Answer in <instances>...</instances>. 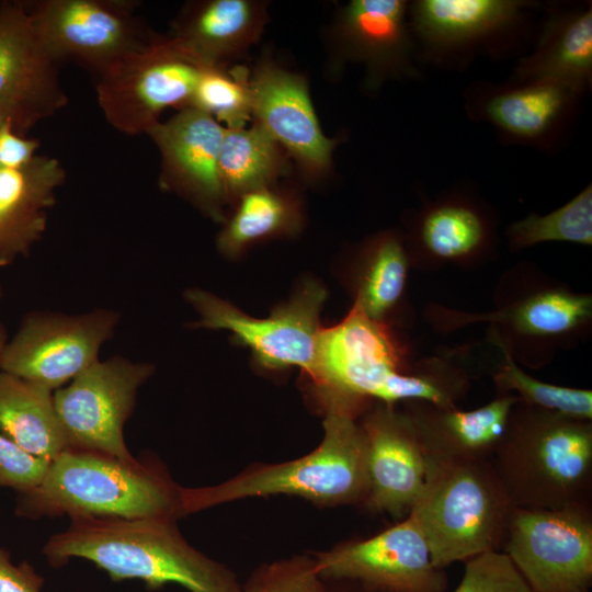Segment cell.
I'll use <instances>...</instances> for the list:
<instances>
[{
    "instance_id": "cell-1",
    "label": "cell",
    "mask_w": 592,
    "mask_h": 592,
    "mask_svg": "<svg viewBox=\"0 0 592 592\" xmlns=\"http://www.w3.org/2000/svg\"><path fill=\"white\" fill-rule=\"evenodd\" d=\"M173 517L77 516L43 547L59 568L71 558L94 563L111 580H140L150 590L178 583L190 592H242L235 574L193 548Z\"/></svg>"
},
{
    "instance_id": "cell-2",
    "label": "cell",
    "mask_w": 592,
    "mask_h": 592,
    "mask_svg": "<svg viewBox=\"0 0 592 592\" xmlns=\"http://www.w3.org/2000/svg\"><path fill=\"white\" fill-rule=\"evenodd\" d=\"M490 460L513 508L590 504L591 420L519 399Z\"/></svg>"
},
{
    "instance_id": "cell-3",
    "label": "cell",
    "mask_w": 592,
    "mask_h": 592,
    "mask_svg": "<svg viewBox=\"0 0 592 592\" xmlns=\"http://www.w3.org/2000/svg\"><path fill=\"white\" fill-rule=\"evenodd\" d=\"M15 514L32 520L175 519L181 516L180 488L153 463L67 448L49 463L36 487L18 493Z\"/></svg>"
},
{
    "instance_id": "cell-4",
    "label": "cell",
    "mask_w": 592,
    "mask_h": 592,
    "mask_svg": "<svg viewBox=\"0 0 592 592\" xmlns=\"http://www.w3.org/2000/svg\"><path fill=\"white\" fill-rule=\"evenodd\" d=\"M325 436L311 453L283 464L246 471L220 485L180 488V514L257 496L296 494L322 504L364 501L366 446L356 422L360 403L325 395Z\"/></svg>"
},
{
    "instance_id": "cell-5",
    "label": "cell",
    "mask_w": 592,
    "mask_h": 592,
    "mask_svg": "<svg viewBox=\"0 0 592 592\" xmlns=\"http://www.w3.org/2000/svg\"><path fill=\"white\" fill-rule=\"evenodd\" d=\"M512 505L491 460L432 464L421 497L410 511L433 565L444 569L499 550Z\"/></svg>"
},
{
    "instance_id": "cell-6",
    "label": "cell",
    "mask_w": 592,
    "mask_h": 592,
    "mask_svg": "<svg viewBox=\"0 0 592 592\" xmlns=\"http://www.w3.org/2000/svg\"><path fill=\"white\" fill-rule=\"evenodd\" d=\"M407 355L388 323L353 306L342 321L320 329L310 377L325 395L395 406L422 395V379L408 366Z\"/></svg>"
},
{
    "instance_id": "cell-7",
    "label": "cell",
    "mask_w": 592,
    "mask_h": 592,
    "mask_svg": "<svg viewBox=\"0 0 592 592\" xmlns=\"http://www.w3.org/2000/svg\"><path fill=\"white\" fill-rule=\"evenodd\" d=\"M206 66L172 36L151 35L140 48L98 73L96 98L118 132L147 134L168 107H190Z\"/></svg>"
},
{
    "instance_id": "cell-8",
    "label": "cell",
    "mask_w": 592,
    "mask_h": 592,
    "mask_svg": "<svg viewBox=\"0 0 592 592\" xmlns=\"http://www.w3.org/2000/svg\"><path fill=\"white\" fill-rule=\"evenodd\" d=\"M502 547L533 592H589L591 505L512 508Z\"/></svg>"
},
{
    "instance_id": "cell-9",
    "label": "cell",
    "mask_w": 592,
    "mask_h": 592,
    "mask_svg": "<svg viewBox=\"0 0 592 592\" xmlns=\"http://www.w3.org/2000/svg\"><path fill=\"white\" fill-rule=\"evenodd\" d=\"M153 366L123 356L98 361L68 385L54 391L55 409L67 448L98 452L135 462L123 429L132 414L138 388Z\"/></svg>"
},
{
    "instance_id": "cell-10",
    "label": "cell",
    "mask_w": 592,
    "mask_h": 592,
    "mask_svg": "<svg viewBox=\"0 0 592 592\" xmlns=\"http://www.w3.org/2000/svg\"><path fill=\"white\" fill-rule=\"evenodd\" d=\"M185 297L201 317L196 327L230 331L262 367L278 371L297 366L311 374L321 329L319 315L327 298L318 282H304L287 304L261 319L203 289H189Z\"/></svg>"
},
{
    "instance_id": "cell-11",
    "label": "cell",
    "mask_w": 592,
    "mask_h": 592,
    "mask_svg": "<svg viewBox=\"0 0 592 592\" xmlns=\"http://www.w3.org/2000/svg\"><path fill=\"white\" fill-rule=\"evenodd\" d=\"M117 323L118 314L109 309L72 316L29 314L8 339L0 371L55 391L99 361Z\"/></svg>"
},
{
    "instance_id": "cell-12",
    "label": "cell",
    "mask_w": 592,
    "mask_h": 592,
    "mask_svg": "<svg viewBox=\"0 0 592 592\" xmlns=\"http://www.w3.org/2000/svg\"><path fill=\"white\" fill-rule=\"evenodd\" d=\"M26 7L42 45L56 62L72 60L96 75L152 35L135 16V2L41 0Z\"/></svg>"
},
{
    "instance_id": "cell-13",
    "label": "cell",
    "mask_w": 592,
    "mask_h": 592,
    "mask_svg": "<svg viewBox=\"0 0 592 592\" xmlns=\"http://www.w3.org/2000/svg\"><path fill=\"white\" fill-rule=\"evenodd\" d=\"M534 7L523 0H417L409 2L408 20L422 54L439 64L506 49Z\"/></svg>"
},
{
    "instance_id": "cell-14",
    "label": "cell",
    "mask_w": 592,
    "mask_h": 592,
    "mask_svg": "<svg viewBox=\"0 0 592 592\" xmlns=\"http://www.w3.org/2000/svg\"><path fill=\"white\" fill-rule=\"evenodd\" d=\"M475 121L491 124L508 140L540 150L561 145L582 93L549 81L475 82L465 93Z\"/></svg>"
},
{
    "instance_id": "cell-15",
    "label": "cell",
    "mask_w": 592,
    "mask_h": 592,
    "mask_svg": "<svg viewBox=\"0 0 592 592\" xmlns=\"http://www.w3.org/2000/svg\"><path fill=\"white\" fill-rule=\"evenodd\" d=\"M320 578L358 580L388 592H444L446 577L431 559L414 520L376 536L319 554L314 560Z\"/></svg>"
},
{
    "instance_id": "cell-16",
    "label": "cell",
    "mask_w": 592,
    "mask_h": 592,
    "mask_svg": "<svg viewBox=\"0 0 592 592\" xmlns=\"http://www.w3.org/2000/svg\"><path fill=\"white\" fill-rule=\"evenodd\" d=\"M251 116L309 178L328 173L339 144L319 124L305 78L272 61L249 72Z\"/></svg>"
},
{
    "instance_id": "cell-17",
    "label": "cell",
    "mask_w": 592,
    "mask_h": 592,
    "mask_svg": "<svg viewBox=\"0 0 592 592\" xmlns=\"http://www.w3.org/2000/svg\"><path fill=\"white\" fill-rule=\"evenodd\" d=\"M408 9L405 0H352L335 15L331 44L337 60L363 64L368 89L420 75L413 62L415 42Z\"/></svg>"
},
{
    "instance_id": "cell-18",
    "label": "cell",
    "mask_w": 592,
    "mask_h": 592,
    "mask_svg": "<svg viewBox=\"0 0 592 592\" xmlns=\"http://www.w3.org/2000/svg\"><path fill=\"white\" fill-rule=\"evenodd\" d=\"M366 446L367 508L407 517L432 466L409 415L383 403L361 423Z\"/></svg>"
},
{
    "instance_id": "cell-19",
    "label": "cell",
    "mask_w": 592,
    "mask_h": 592,
    "mask_svg": "<svg viewBox=\"0 0 592 592\" xmlns=\"http://www.w3.org/2000/svg\"><path fill=\"white\" fill-rule=\"evenodd\" d=\"M225 130L213 116L190 106L147 132L161 157V185L216 218L226 201L218 173Z\"/></svg>"
},
{
    "instance_id": "cell-20",
    "label": "cell",
    "mask_w": 592,
    "mask_h": 592,
    "mask_svg": "<svg viewBox=\"0 0 592 592\" xmlns=\"http://www.w3.org/2000/svg\"><path fill=\"white\" fill-rule=\"evenodd\" d=\"M411 264H473L494 248L496 225L476 198L449 192L414 212L405 237Z\"/></svg>"
},
{
    "instance_id": "cell-21",
    "label": "cell",
    "mask_w": 592,
    "mask_h": 592,
    "mask_svg": "<svg viewBox=\"0 0 592 592\" xmlns=\"http://www.w3.org/2000/svg\"><path fill=\"white\" fill-rule=\"evenodd\" d=\"M517 401L515 395H499L478 409L464 411L414 400L406 401L405 412L413 422L431 464L488 460Z\"/></svg>"
},
{
    "instance_id": "cell-22",
    "label": "cell",
    "mask_w": 592,
    "mask_h": 592,
    "mask_svg": "<svg viewBox=\"0 0 592 592\" xmlns=\"http://www.w3.org/2000/svg\"><path fill=\"white\" fill-rule=\"evenodd\" d=\"M426 314L429 320L446 331L490 322L508 329L509 337L553 341L571 339L588 327L592 318V297L551 286L534 291L494 311L471 314L431 306Z\"/></svg>"
},
{
    "instance_id": "cell-23",
    "label": "cell",
    "mask_w": 592,
    "mask_h": 592,
    "mask_svg": "<svg viewBox=\"0 0 592 592\" xmlns=\"http://www.w3.org/2000/svg\"><path fill=\"white\" fill-rule=\"evenodd\" d=\"M65 179L61 163L48 156L19 169L0 166V266L27 254L41 239Z\"/></svg>"
},
{
    "instance_id": "cell-24",
    "label": "cell",
    "mask_w": 592,
    "mask_h": 592,
    "mask_svg": "<svg viewBox=\"0 0 592 592\" xmlns=\"http://www.w3.org/2000/svg\"><path fill=\"white\" fill-rule=\"evenodd\" d=\"M266 3L205 0L187 3L173 22L172 36L206 66H225L255 44L267 21Z\"/></svg>"
},
{
    "instance_id": "cell-25",
    "label": "cell",
    "mask_w": 592,
    "mask_h": 592,
    "mask_svg": "<svg viewBox=\"0 0 592 592\" xmlns=\"http://www.w3.org/2000/svg\"><path fill=\"white\" fill-rule=\"evenodd\" d=\"M41 106L52 114L68 99L60 87L57 62L47 54L26 4H0V98Z\"/></svg>"
},
{
    "instance_id": "cell-26",
    "label": "cell",
    "mask_w": 592,
    "mask_h": 592,
    "mask_svg": "<svg viewBox=\"0 0 592 592\" xmlns=\"http://www.w3.org/2000/svg\"><path fill=\"white\" fill-rule=\"evenodd\" d=\"M512 80L549 81L587 92L592 82L591 3L551 11L534 49L517 61Z\"/></svg>"
},
{
    "instance_id": "cell-27",
    "label": "cell",
    "mask_w": 592,
    "mask_h": 592,
    "mask_svg": "<svg viewBox=\"0 0 592 592\" xmlns=\"http://www.w3.org/2000/svg\"><path fill=\"white\" fill-rule=\"evenodd\" d=\"M0 433L47 462L67 449L54 391L3 371H0Z\"/></svg>"
},
{
    "instance_id": "cell-28",
    "label": "cell",
    "mask_w": 592,
    "mask_h": 592,
    "mask_svg": "<svg viewBox=\"0 0 592 592\" xmlns=\"http://www.w3.org/2000/svg\"><path fill=\"white\" fill-rule=\"evenodd\" d=\"M287 153L258 124L226 128L218 158L225 198L274 185L287 170Z\"/></svg>"
},
{
    "instance_id": "cell-29",
    "label": "cell",
    "mask_w": 592,
    "mask_h": 592,
    "mask_svg": "<svg viewBox=\"0 0 592 592\" xmlns=\"http://www.w3.org/2000/svg\"><path fill=\"white\" fill-rule=\"evenodd\" d=\"M411 264L405 237L384 231L364 246L354 307L368 318L386 322L401 303Z\"/></svg>"
},
{
    "instance_id": "cell-30",
    "label": "cell",
    "mask_w": 592,
    "mask_h": 592,
    "mask_svg": "<svg viewBox=\"0 0 592 592\" xmlns=\"http://www.w3.org/2000/svg\"><path fill=\"white\" fill-rule=\"evenodd\" d=\"M300 218L298 202L291 193L273 185L247 192L237 198L236 209L218 236V248L237 255L260 240L295 232Z\"/></svg>"
},
{
    "instance_id": "cell-31",
    "label": "cell",
    "mask_w": 592,
    "mask_h": 592,
    "mask_svg": "<svg viewBox=\"0 0 592 592\" xmlns=\"http://www.w3.org/2000/svg\"><path fill=\"white\" fill-rule=\"evenodd\" d=\"M510 247L521 250L542 242L563 241L592 244V186L546 215L530 214L505 231Z\"/></svg>"
},
{
    "instance_id": "cell-32",
    "label": "cell",
    "mask_w": 592,
    "mask_h": 592,
    "mask_svg": "<svg viewBox=\"0 0 592 592\" xmlns=\"http://www.w3.org/2000/svg\"><path fill=\"white\" fill-rule=\"evenodd\" d=\"M492 339L504 355V362L492 375L499 395L515 391L521 401L531 406L579 419H592L591 390L557 386L532 377L516 365L512 352L501 340L494 334Z\"/></svg>"
},
{
    "instance_id": "cell-33",
    "label": "cell",
    "mask_w": 592,
    "mask_h": 592,
    "mask_svg": "<svg viewBox=\"0 0 592 592\" xmlns=\"http://www.w3.org/2000/svg\"><path fill=\"white\" fill-rule=\"evenodd\" d=\"M225 128L244 127L252 118L249 71L244 67L227 70L225 66L206 67L196 84L192 102Z\"/></svg>"
},
{
    "instance_id": "cell-34",
    "label": "cell",
    "mask_w": 592,
    "mask_h": 592,
    "mask_svg": "<svg viewBox=\"0 0 592 592\" xmlns=\"http://www.w3.org/2000/svg\"><path fill=\"white\" fill-rule=\"evenodd\" d=\"M454 592H533L509 556L486 551L465 561L464 574Z\"/></svg>"
},
{
    "instance_id": "cell-35",
    "label": "cell",
    "mask_w": 592,
    "mask_h": 592,
    "mask_svg": "<svg viewBox=\"0 0 592 592\" xmlns=\"http://www.w3.org/2000/svg\"><path fill=\"white\" fill-rule=\"evenodd\" d=\"M50 462L35 457L0 433V489L18 493L36 487Z\"/></svg>"
},
{
    "instance_id": "cell-36",
    "label": "cell",
    "mask_w": 592,
    "mask_h": 592,
    "mask_svg": "<svg viewBox=\"0 0 592 592\" xmlns=\"http://www.w3.org/2000/svg\"><path fill=\"white\" fill-rule=\"evenodd\" d=\"M263 592H326L314 560H288L274 563L260 573Z\"/></svg>"
},
{
    "instance_id": "cell-37",
    "label": "cell",
    "mask_w": 592,
    "mask_h": 592,
    "mask_svg": "<svg viewBox=\"0 0 592 592\" xmlns=\"http://www.w3.org/2000/svg\"><path fill=\"white\" fill-rule=\"evenodd\" d=\"M44 581L31 563L14 565L9 553L0 547V592H41Z\"/></svg>"
},
{
    "instance_id": "cell-38",
    "label": "cell",
    "mask_w": 592,
    "mask_h": 592,
    "mask_svg": "<svg viewBox=\"0 0 592 592\" xmlns=\"http://www.w3.org/2000/svg\"><path fill=\"white\" fill-rule=\"evenodd\" d=\"M38 146V141L20 136L13 124H5L0 128V166L8 169L22 168L35 157Z\"/></svg>"
},
{
    "instance_id": "cell-39",
    "label": "cell",
    "mask_w": 592,
    "mask_h": 592,
    "mask_svg": "<svg viewBox=\"0 0 592 592\" xmlns=\"http://www.w3.org/2000/svg\"><path fill=\"white\" fill-rule=\"evenodd\" d=\"M50 115H53L50 112L35 104L14 98H0V128L11 123L16 133L21 134Z\"/></svg>"
},
{
    "instance_id": "cell-40",
    "label": "cell",
    "mask_w": 592,
    "mask_h": 592,
    "mask_svg": "<svg viewBox=\"0 0 592 592\" xmlns=\"http://www.w3.org/2000/svg\"><path fill=\"white\" fill-rule=\"evenodd\" d=\"M242 592H263V587H262L260 576L258 574L257 577L251 579Z\"/></svg>"
},
{
    "instance_id": "cell-41",
    "label": "cell",
    "mask_w": 592,
    "mask_h": 592,
    "mask_svg": "<svg viewBox=\"0 0 592 592\" xmlns=\"http://www.w3.org/2000/svg\"><path fill=\"white\" fill-rule=\"evenodd\" d=\"M7 342H8V332H7L5 326L0 320V358H1V355H2V352Z\"/></svg>"
},
{
    "instance_id": "cell-42",
    "label": "cell",
    "mask_w": 592,
    "mask_h": 592,
    "mask_svg": "<svg viewBox=\"0 0 592 592\" xmlns=\"http://www.w3.org/2000/svg\"><path fill=\"white\" fill-rule=\"evenodd\" d=\"M2 297V287H1V284H0V298Z\"/></svg>"
}]
</instances>
